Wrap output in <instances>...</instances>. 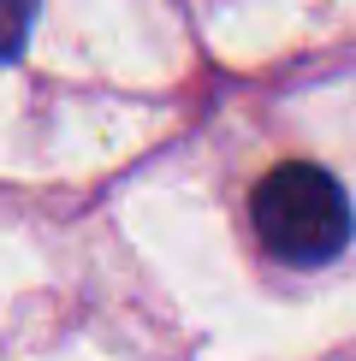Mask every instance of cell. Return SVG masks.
I'll use <instances>...</instances> for the list:
<instances>
[{"label": "cell", "instance_id": "obj_1", "mask_svg": "<svg viewBox=\"0 0 356 361\" xmlns=\"http://www.w3.org/2000/svg\"><path fill=\"white\" fill-rule=\"evenodd\" d=\"M249 219H256V237L267 243V255H279L291 267H326L350 237V202L338 190V178L309 166V160L267 172L249 195Z\"/></svg>", "mask_w": 356, "mask_h": 361}, {"label": "cell", "instance_id": "obj_2", "mask_svg": "<svg viewBox=\"0 0 356 361\" xmlns=\"http://www.w3.org/2000/svg\"><path fill=\"white\" fill-rule=\"evenodd\" d=\"M30 24H36V0H0V59H12L24 48Z\"/></svg>", "mask_w": 356, "mask_h": 361}]
</instances>
